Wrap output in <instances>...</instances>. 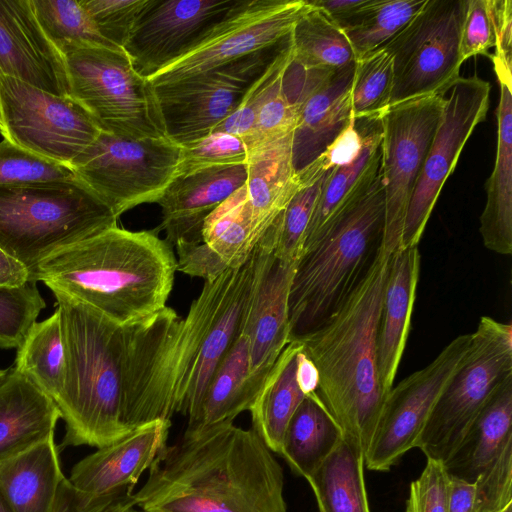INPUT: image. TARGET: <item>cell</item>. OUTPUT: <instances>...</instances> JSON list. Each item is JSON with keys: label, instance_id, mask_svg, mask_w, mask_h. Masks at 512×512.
<instances>
[{"label": "cell", "instance_id": "1", "mask_svg": "<svg viewBox=\"0 0 512 512\" xmlns=\"http://www.w3.org/2000/svg\"><path fill=\"white\" fill-rule=\"evenodd\" d=\"M132 493L143 512H287L283 469L258 434L233 422L186 430Z\"/></svg>", "mask_w": 512, "mask_h": 512}, {"label": "cell", "instance_id": "2", "mask_svg": "<svg viewBox=\"0 0 512 512\" xmlns=\"http://www.w3.org/2000/svg\"><path fill=\"white\" fill-rule=\"evenodd\" d=\"M177 261L173 247L152 231L118 226L64 247L30 271L122 327L166 307Z\"/></svg>", "mask_w": 512, "mask_h": 512}, {"label": "cell", "instance_id": "3", "mask_svg": "<svg viewBox=\"0 0 512 512\" xmlns=\"http://www.w3.org/2000/svg\"><path fill=\"white\" fill-rule=\"evenodd\" d=\"M393 254L381 245L344 304L320 327L295 337L317 368L320 400L343 439L363 454L387 395L379 376L377 339Z\"/></svg>", "mask_w": 512, "mask_h": 512}, {"label": "cell", "instance_id": "4", "mask_svg": "<svg viewBox=\"0 0 512 512\" xmlns=\"http://www.w3.org/2000/svg\"><path fill=\"white\" fill-rule=\"evenodd\" d=\"M236 269L205 281L185 318L168 306L118 327L123 418L134 429L179 413L206 334Z\"/></svg>", "mask_w": 512, "mask_h": 512}, {"label": "cell", "instance_id": "5", "mask_svg": "<svg viewBox=\"0 0 512 512\" xmlns=\"http://www.w3.org/2000/svg\"><path fill=\"white\" fill-rule=\"evenodd\" d=\"M60 312L65 376L55 401L62 446L108 445L131 432L124 422L118 327L88 305L52 291Z\"/></svg>", "mask_w": 512, "mask_h": 512}, {"label": "cell", "instance_id": "6", "mask_svg": "<svg viewBox=\"0 0 512 512\" xmlns=\"http://www.w3.org/2000/svg\"><path fill=\"white\" fill-rule=\"evenodd\" d=\"M384 223L385 198L378 174L298 260L288 302L292 338L317 329L344 304L382 245Z\"/></svg>", "mask_w": 512, "mask_h": 512}, {"label": "cell", "instance_id": "7", "mask_svg": "<svg viewBox=\"0 0 512 512\" xmlns=\"http://www.w3.org/2000/svg\"><path fill=\"white\" fill-rule=\"evenodd\" d=\"M81 180L0 186V248L29 273L58 250L118 226Z\"/></svg>", "mask_w": 512, "mask_h": 512}, {"label": "cell", "instance_id": "8", "mask_svg": "<svg viewBox=\"0 0 512 512\" xmlns=\"http://www.w3.org/2000/svg\"><path fill=\"white\" fill-rule=\"evenodd\" d=\"M57 48L70 96L101 131L129 139L166 136L154 88L123 49L71 41Z\"/></svg>", "mask_w": 512, "mask_h": 512}, {"label": "cell", "instance_id": "9", "mask_svg": "<svg viewBox=\"0 0 512 512\" xmlns=\"http://www.w3.org/2000/svg\"><path fill=\"white\" fill-rule=\"evenodd\" d=\"M512 376V325L481 317L462 364L433 407L415 447L445 462L500 384Z\"/></svg>", "mask_w": 512, "mask_h": 512}, {"label": "cell", "instance_id": "10", "mask_svg": "<svg viewBox=\"0 0 512 512\" xmlns=\"http://www.w3.org/2000/svg\"><path fill=\"white\" fill-rule=\"evenodd\" d=\"M183 147L168 137L129 139L101 131L70 165L119 218L158 202L180 175Z\"/></svg>", "mask_w": 512, "mask_h": 512}, {"label": "cell", "instance_id": "11", "mask_svg": "<svg viewBox=\"0 0 512 512\" xmlns=\"http://www.w3.org/2000/svg\"><path fill=\"white\" fill-rule=\"evenodd\" d=\"M290 43L283 41L186 79L153 86L165 134L186 146L232 115L252 85Z\"/></svg>", "mask_w": 512, "mask_h": 512}, {"label": "cell", "instance_id": "12", "mask_svg": "<svg viewBox=\"0 0 512 512\" xmlns=\"http://www.w3.org/2000/svg\"><path fill=\"white\" fill-rule=\"evenodd\" d=\"M255 0H146L123 48L151 79L226 31Z\"/></svg>", "mask_w": 512, "mask_h": 512}, {"label": "cell", "instance_id": "13", "mask_svg": "<svg viewBox=\"0 0 512 512\" xmlns=\"http://www.w3.org/2000/svg\"><path fill=\"white\" fill-rule=\"evenodd\" d=\"M467 0H427L384 47L393 59L390 106L443 93L459 77L461 27Z\"/></svg>", "mask_w": 512, "mask_h": 512}, {"label": "cell", "instance_id": "14", "mask_svg": "<svg viewBox=\"0 0 512 512\" xmlns=\"http://www.w3.org/2000/svg\"><path fill=\"white\" fill-rule=\"evenodd\" d=\"M3 138L36 155L67 165L101 129L71 96H59L0 74Z\"/></svg>", "mask_w": 512, "mask_h": 512}, {"label": "cell", "instance_id": "15", "mask_svg": "<svg viewBox=\"0 0 512 512\" xmlns=\"http://www.w3.org/2000/svg\"><path fill=\"white\" fill-rule=\"evenodd\" d=\"M441 94L389 106L381 115L379 176L384 190L383 248L400 246L407 210L442 112Z\"/></svg>", "mask_w": 512, "mask_h": 512}, {"label": "cell", "instance_id": "16", "mask_svg": "<svg viewBox=\"0 0 512 512\" xmlns=\"http://www.w3.org/2000/svg\"><path fill=\"white\" fill-rule=\"evenodd\" d=\"M442 112L417 180L398 250L418 246L446 179L465 143L487 115L490 84L477 75L459 77L443 93Z\"/></svg>", "mask_w": 512, "mask_h": 512}, {"label": "cell", "instance_id": "17", "mask_svg": "<svg viewBox=\"0 0 512 512\" xmlns=\"http://www.w3.org/2000/svg\"><path fill=\"white\" fill-rule=\"evenodd\" d=\"M470 334L454 338L424 368L412 373L386 395L383 409L364 454V466L389 471L410 449L442 392L462 364Z\"/></svg>", "mask_w": 512, "mask_h": 512}, {"label": "cell", "instance_id": "18", "mask_svg": "<svg viewBox=\"0 0 512 512\" xmlns=\"http://www.w3.org/2000/svg\"><path fill=\"white\" fill-rule=\"evenodd\" d=\"M310 8L306 0H255L230 28L149 82L152 86L177 82L273 46L290 36L294 24Z\"/></svg>", "mask_w": 512, "mask_h": 512}, {"label": "cell", "instance_id": "19", "mask_svg": "<svg viewBox=\"0 0 512 512\" xmlns=\"http://www.w3.org/2000/svg\"><path fill=\"white\" fill-rule=\"evenodd\" d=\"M354 68L355 61L333 71L305 69L292 136V159L297 173L321 156L353 118Z\"/></svg>", "mask_w": 512, "mask_h": 512}, {"label": "cell", "instance_id": "20", "mask_svg": "<svg viewBox=\"0 0 512 512\" xmlns=\"http://www.w3.org/2000/svg\"><path fill=\"white\" fill-rule=\"evenodd\" d=\"M0 74L70 96L62 55L40 26L31 0H0Z\"/></svg>", "mask_w": 512, "mask_h": 512}, {"label": "cell", "instance_id": "21", "mask_svg": "<svg viewBox=\"0 0 512 512\" xmlns=\"http://www.w3.org/2000/svg\"><path fill=\"white\" fill-rule=\"evenodd\" d=\"M170 426V420H155L97 448L75 464L69 481L91 498L133 489L165 447Z\"/></svg>", "mask_w": 512, "mask_h": 512}, {"label": "cell", "instance_id": "22", "mask_svg": "<svg viewBox=\"0 0 512 512\" xmlns=\"http://www.w3.org/2000/svg\"><path fill=\"white\" fill-rule=\"evenodd\" d=\"M247 179V164L210 167L180 174L157 202L162 219L154 229L164 231L174 247L179 242L201 243L207 217Z\"/></svg>", "mask_w": 512, "mask_h": 512}, {"label": "cell", "instance_id": "23", "mask_svg": "<svg viewBox=\"0 0 512 512\" xmlns=\"http://www.w3.org/2000/svg\"><path fill=\"white\" fill-rule=\"evenodd\" d=\"M296 265L269 255L245 317L252 375L262 382L292 340L288 302Z\"/></svg>", "mask_w": 512, "mask_h": 512}, {"label": "cell", "instance_id": "24", "mask_svg": "<svg viewBox=\"0 0 512 512\" xmlns=\"http://www.w3.org/2000/svg\"><path fill=\"white\" fill-rule=\"evenodd\" d=\"M420 264L417 246L397 250L392 256L377 339L379 376L387 393L393 387L409 335Z\"/></svg>", "mask_w": 512, "mask_h": 512}, {"label": "cell", "instance_id": "25", "mask_svg": "<svg viewBox=\"0 0 512 512\" xmlns=\"http://www.w3.org/2000/svg\"><path fill=\"white\" fill-rule=\"evenodd\" d=\"M55 402L13 367L0 381V464L54 436Z\"/></svg>", "mask_w": 512, "mask_h": 512}, {"label": "cell", "instance_id": "26", "mask_svg": "<svg viewBox=\"0 0 512 512\" xmlns=\"http://www.w3.org/2000/svg\"><path fill=\"white\" fill-rule=\"evenodd\" d=\"M354 120L362 132V150L354 161L330 172L312 214L303 253L369 189L379 174L382 138L380 117Z\"/></svg>", "mask_w": 512, "mask_h": 512}, {"label": "cell", "instance_id": "27", "mask_svg": "<svg viewBox=\"0 0 512 512\" xmlns=\"http://www.w3.org/2000/svg\"><path fill=\"white\" fill-rule=\"evenodd\" d=\"M292 134L248 151L247 204L258 238L286 208L301 179L292 159Z\"/></svg>", "mask_w": 512, "mask_h": 512}, {"label": "cell", "instance_id": "28", "mask_svg": "<svg viewBox=\"0 0 512 512\" xmlns=\"http://www.w3.org/2000/svg\"><path fill=\"white\" fill-rule=\"evenodd\" d=\"M498 136L494 168L486 181V203L479 232L484 246L512 253V79H499Z\"/></svg>", "mask_w": 512, "mask_h": 512}, {"label": "cell", "instance_id": "29", "mask_svg": "<svg viewBox=\"0 0 512 512\" xmlns=\"http://www.w3.org/2000/svg\"><path fill=\"white\" fill-rule=\"evenodd\" d=\"M245 321V320H244ZM263 382L252 375L249 336L244 323L228 351L218 363L188 431L234 422L249 411Z\"/></svg>", "mask_w": 512, "mask_h": 512}, {"label": "cell", "instance_id": "30", "mask_svg": "<svg viewBox=\"0 0 512 512\" xmlns=\"http://www.w3.org/2000/svg\"><path fill=\"white\" fill-rule=\"evenodd\" d=\"M512 443V376L503 381L444 462L450 476L475 482Z\"/></svg>", "mask_w": 512, "mask_h": 512}, {"label": "cell", "instance_id": "31", "mask_svg": "<svg viewBox=\"0 0 512 512\" xmlns=\"http://www.w3.org/2000/svg\"><path fill=\"white\" fill-rule=\"evenodd\" d=\"M64 478L54 436L0 464V491L13 512H51Z\"/></svg>", "mask_w": 512, "mask_h": 512}, {"label": "cell", "instance_id": "32", "mask_svg": "<svg viewBox=\"0 0 512 512\" xmlns=\"http://www.w3.org/2000/svg\"><path fill=\"white\" fill-rule=\"evenodd\" d=\"M302 344L292 338L268 373L249 412L252 429L273 453H280L286 428L306 398L296 381V360Z\"/></svg>", "mask_w": 512, "mask_h": 512}, {"label": "cell", "instance_id": "33", "mask_svg": "<svg viewBox=\"0 0 512 512\" xmlns=\"http://www.w3.org/2000/svg\"><path fill=\"white\" fill-rule=\"evenodd\" d=\"M343 439L342 431L318 394L306 397L293 414L280 455L298 476L308 478Z\"/></svg>", "mask_w": 512, "mask_h": 512}, {"label": "cell", "instance_id": "34", "mask_svg": "<svg viewBox=\"0 0 512 512\" xmlns=\"http://www.w3.org/2000/svg\"><path fill=\"white\" fill-rule=\"evenodd\" d=\"M319 512H370L364 481V454L342 439L306 478Z\"/></svg>", "mask_w": 512, "mask_h": 512}, {"label": "cell", "instance_id": "35", "mask_svg": "<svg viewBox=\"0 0 512 512\" xmlns=\"http://www.w3.org/2000/svg\"><path fill=\"white\" fill-rule=\"evenodd\" d=\"M54 402L65 376V349L60 312L34 322L21 344L13 366Z\"/></svg>", "mask_w": 512, "mask_h": 512}, {"label": "cell", "instance_id": "36", "mask_svg": "<svg viewBox=\"0 0 512 512\" xmlns=\"http://www.w3.org/2000/svg\"><path fill=\"white\" fill-rule=\"evenodd\" d=\"M320 157L298 172L300 185L286 208L268 228L273 255L284 263H297L303 254L307 229L321 189L330 172Z\"/></svg>", "mask_w": 512, "mask_h": 512}, {"label": "cell", "instance_id": "37", "mask_svg": "<svg viewBox=\"0 0 512 512\" xmlns=\"http://www.w3.org/2000/svg\"><path fill=\"white\" fill-rule=\"evenodd\" d=\"M290 39L292 60L303 69L333 71L355 61L343 31L317 8L297 20Z\"/></svg>", "mask_w": 512, "mask_h": 512}, {"label": "cell", "instance_id": "38", "mask_svg": "<svg viewBox=\"0 0 512 512\" xmlns=\"http://www.w3.org/2000/svg\"><path fill=\"white\" fill-rule=\"evenodd\" d=\"M427 0H369L339 26L348 39L355 60L384 47L423 8Z\"/></svg>", "mask_w": 512, "mask_h": 512}, {"label": "cell", "instance_id": "39", "mask_svg": "<svg viewBox=\"0 0 512 512\" xmlns=\"http://www.w3.org/2000/svg\"><path fill=\"white\" fill-rule=\"evenodd\" d=\"M202 239L229 269L248 260L259 240L252 228L245 184L207 217Z\"/></svg>", "mask_w": 512, "mask_h": 512}, {"label": "cell", "instance_id": "40", "mask_svg": "<svg viewBox=\"0 0 512 512\" xmlns=\"http://www.w3.org/2000/svg\"><path fill=\"white\" fill-rule=\"evenodd\" d=\"M393 88V59L385 48L357 60L351 85L354 119L378 118L389 108Z\"/></svg>", "mask_w": 512, "mask_h": 512}, {"label": "cell", "instance_id": "41", "mask_svg": "<svg viewBox=\"0 0 512 512\" xmlns=\"http://www.w3.org/2000/svg\"><path fill=\"white\" fill-rule=\"evenodd\" d=\"M31 4L40 26L56 46L71 41L120 49L100 35L80 0H31Z\"/></svg>", "mask_w": 512, "mask_h": 512}, {"label": "cell", "instance_id": "42", "mask_svg": "<svg viewBox=\"0 0 512 512\" xmlns=\"http://www.w3.org/2000/svg\"><path fill=\"white\" fill-rule=\"evenodd\" d=\"M285 74L286 72L276 81L256 115L253 128L244 141L248 151L294 131L300 86L287 79Z\"/></svg>", "mask_w": 512, "mask_h": 512}, {"label": "cell", "instance_id": "43", "mask_svg": "<svg viewBox=\"0 0 512 512\" xmlns=\"http://www.w3.org/2000/svg\"><path fill=\"white\" fill-rule=\"evenodd\" d=\"M71 167L13 144L0 141V186L69 181L76 179Z\"/></svg>", "mask_w": 512, "mask_h": 512}, {"label": "cell", "instance_id": "44", "mask_svg": "<svg viewBox=\"0 0 512 512\" xmlns=\"http://www.w3.org/2000/svg\"><path fill=\"white\" fill-rule=\"evenodd\" d=\"M44 308L36 282L0 287V348H17Z\"/></svg>", "mask_w": 512, "mask_h": 512}, {"label": "cell", "instance_id": "45", "mask_svg": "<svg viewBox=\"0 0 512 512\" xmlns=\"http://www.w3.org/2000/svg\"><path fill=\"white\" fill-rule=\"evenodd\" d=\"M292 62L290 43L278 55L266 72L252 85L237 110L219 124L213 132H224L240 137L243 142L249 136L256 115L274 84Z\"/></svg>", "mask_w": 512, "mask_h": 512}, {"label": "cell", "instance_id": "46", "mask_svg": "<svg viewBox=\"0 0 512 512\" xmlns=\"http://www.w3.org/2000/svg\"><path fill=\"white\" fill-rule=\"evenodd\" d=\"M183 147L180 174L247 162L248 150L243 140L233 134L212 132Z\"/></svg>", "mask_w": 512, "mask_h": 512}, {"label": "cell", "instance_id": "47", "mask_svg": "<svg viewBox=\"0 0 512 512\" xmlns=\"http://www.w3.org/2000/svg\"><path fill=\"white\" fill-rule=\"evenodd\" d=\"M146 0H80L100 35L123 49Z\"/></svg>", "mask_w": 512, "mask_h": 512}, {"label": "cell", "instance_id": "48", "mask_svg": "<svg viewBox=\"0 0 512 512\" xmlns=\"http://www.w3.org/2000/svg\"><path fill=\"white\" fill-rule=\"evenodd\" d=\"M449 488L444 462L427 458L421 475L410 484L405 512H448Z\"/></svg>", "mask_w": 512, "mask_h": 512}, {"label": "cell", "instance_id": "49", "mask_svg": "<svg viewBox=\"0 0 512 512\" xmlns=\"http://www.w3.org/2000/svg\"><path fill=\"white\" fill-rule=\"evenodd\" d=\"M476 512H501L512 504V443L475 481Z\"/></svg>", "mask_w": 512, "mask_h": 512}, {"label": "cell", "instance_id": "50", "mask_svg": "<svg viewBox=\"0 0 512 512\" xmlns=\"http://www.w3.org/2000/svg\"><path fill=\"white\" fill-rule=\"evenodd\" d=\"M496 45V33L490 0H467L461 27L460 55L464 62L470 57L485 55Z\"/></svg>", "mask_w": 512, "mask_h": 512}, {"label": "cell", "instance_id": "51", "mask_svg": "<svg viewBox=\"0 0 512 512\" xmlns=\"http://www.w3.org/2000/svg\"><path fill=\"white\" fill-rule=\"evenodd\" d=\"M132 490L91 498L64 478L58 488L51 512H128L135 507Z\"/></svg>", "mask_w": 512, "mask_h": 512}, {"label": "cell", "instance_id": "52", "mask_svg": "<svg viewBox=\"0 0 512 512\" xmlns=\"http://www.w3.org/2000/svg\"><path fill=\"white\" fill-rule=\"evenodd\" d=\"M177 252V270L205 281L217 279L227 270L228 266L204 242H179L175 246Z\"/></svg>", "mask_w": 512, "mask_h": 512}, {"label": "cell", "instance_id": "53", "mask_svg": "<svg viewBox=\"0 0 512 512\" xmlns=\"http://www.w3.org/2000/svg\"><path fill=\"white\" fill-rule=\"evenodd\" d=\"M490 6L496 33L490 58L497 78H512V1L490 0Z\"/></svg>", "mask_w": 512, "mask_h": 512}, {"label": "cell", "instance_id": "54", "mask_svg": "<svg viewBox=\"0 0 512 512\" xmlns=\"http://www.w3.org/2000/svg\"><path fill=\"white\" fill-rule=\"evenodd\" d=\"M362 146V132L352 118L347 127L319 157L326 168H337L354 161L359 156Z\"/></svg>", "mask_w": 512, "mask_h": 512}, {"label": "cell", "instance_id": "55", "mask_svg": "<svg viewBox=\"0 0 512 512\" xmlns=\"http://www.w3.org/2000/svg\"><path fill=\"white\" fill-rule=\"evenodd\" d=\"M313 7L321 10L338 27L362 9L369 0H306Z\"/></svg>", "mask_w": 512, "mask_h": 512}, {"label": "cell", "instance_id": "56", "mask_svg": "<svg viewBox=\"0 0 512 512\" xmlns=\"http://www.w3.org/2000/svg\"><path fill=\"white\" fill-rule=\"evenodd\" d=\"M476 484L450 476L448 512H476Z\"/></svg>", "mask_w": 512, "mask_h": 512}, {"label": "cell", "instance_id": "57", "mask_svg": "<svg viewBox=\"0 0 512 512\" xmlns=\"http://www.w3.org/2000/svg\"><path fill=\"white\" fill-rule=\"evenodd\" d=\"M30 282L29 270L0 248V287H21Z\"/></svg>", "mask_w": 512, "mask_h": 512}, {"label": "cell", "instance_id": "58", "mask_svg": "<svg viewBox=\"0 0 512 512\" xmlns=\"http://www.w3.org/2000/svg\"><path fill=\"white\" fill-rule=\"evenodd\" d=\"M296 381L305 397L317 394L319 386L318 371L311 358L303 350V346L297 354Z\"/></svg>", "mask_w": 512, "mask_h": 512}, {"label": "cell", "instance_id": "59", "mask_svg": "<svg viewBox=\"0 0 512 512\" xmlns=\"http://www.w3.org/2000/svg\"><path fill=\"white\" fill-rule=\"evenodd\" d=\"M0 512H13L12 508L4 498L3 494L0 491Z\"/></svg>", "mask_w": 512, "mask_h": 512}, {"label": "cell", "instance_id": "60", "mask_svg": "<svg viewBox=\"0 0 512 512\" xmlns=\"http://www.w3.org/2000/svg\"><path fill=\"white\" fill-rule=\"evenodd\" d=\"M8 370L0 369V381L6 376Z\"/></svg>", "mask_w": 512, "mask_h": 512}, {"label": "cell", "instance_id": "61", "mask_svg": "<svg viewBox=\"0 0 512 512\" xmlns=\"http://www.w3.org/2000/svg\"><path fill=\"white\" fill-rule=\"evenodd\" d=\"M0 132H1V134L4 133V124L2 121V117H1V112H0Z\"/></svg>", "mask_w": 512, "mask_h": 512}, {"label": "cell", "instance_id": "62", "mask_svg": "<svg viewBox=\"0 0 512 512\" xmlns=\"http://www.w3.org/2000/svg\"><path fill=\"white\" fill-rule=\"evenodd\" d=\"M501 512H512V504L507 506L504 510H502Z\"/></svg>", "mask_w": 512, "mask_h": 512}, {"label": "cell", "instance_id": "63", "mask_svg": "<svg viewBox=\"0 0 512 512\" xmlns=\"http://www.w3.org/2000/svg\"><path fill=\"white\" fill-rule=\"evenodd\" d=\"M128 512H143V511H141V510H137V509H135V508H132V509H130Z\"/></svg>", "mask_w": 512, "mask_h": 512}]
</instances>
